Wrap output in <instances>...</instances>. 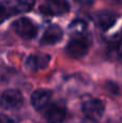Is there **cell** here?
<instances>
[{"label":"cell","mask_w":122,"mask_h":123,"mask_svg":"<svg viewBox=\"0 0 122 123\" xmlns=\"http://www.w3.org/2000/svg\"><path fill=\"white\" fill-rule=\"evenodd\" d=\"M76 1L80 2V3H83V4H88V3H91L93 0H76Z\"/></svg>","instance_id":"2e32d148"},{"label":"cell","mask_w":122,"mask_h":123,"mask_svg":"<svg viewBox=\"0 0 122 123\" xmlns=\"http://www.w3.org/2000/svg\"><path fill=\"white\" fill-rule=\"evenodd\" d=\"M66 118V109L63 105L52 104L45 110V120L49 123H62Z\"/></svg>","instance_id":"52a82bcc"},{"label":"cell","mask_w":122,"mask_h":123,"mask_svg":"<svg viewBox=\"0 0 122 123\" xmlns=\"http://www.w3.org/2000/svg\"><path fill=\"white\" fill-rule=\"evenodd\" d=\"M50 62V56L47 54H32L25 62V67L30 71H39L44 69Z\"/></svg>","instance_id":"ba28073f"},{"label":"cell","mask_w":122,"mask_h":123,"mask_svg":"<svg viewBox=\"0 0 122 123\" xmlns=\"http://www.w3.org/2000/svg\"><path fill=\"white\" fill-rule=\"evenodd\" d=\"M89 48H90V42L88 38H85L83 35H80V36H75L69 41L66 51L71 57L81 58L88 53Z\"/></svg>","instance_id":"6da1fadb"},{"label":"cell","mask_w":122,"mask_h":123,"mask_svg":"<svg viewBox=\"0 0 122 123\" xmlns=\"http://www.w3.org/2000/svg\"><path fill=\"white\" fill-rule=\"evenodd\" d=\"M63 37V30L60 26L57 25H51L47 28L44 31L42 38H41V43L42 44H54L58 42Z\"/></svg>","instance_id":"30bf717a"},{"label":"cell","mask_w":122,"mask_h":123,"mask_svg":"<svg viewBox=\"0 0 122 123\" xmlns=\"http://www.w3.org/2000/svg\"><path fill=\"white\" fill-rule=\"evenodd\" d=\"M51 96L52 94L49 90H37L31 95V105L37 110H42L49 106Z\"/></svg>","instance_id":"9c48e42d"},{"label":"cell","mask_w":122,"mask_h":123,"mask_svg":"<svg viewBox=\"0 0 122 123\" xmlns=\"http://www.w3.org/2000/svg\"><path fill=\"white\" fill-rule=\"evenodd\" d=\"M35 4V0H11L6 3L10 15L24 13L31 10Z\"/></svg>","instance_id":"8fae6325"},{"label":"cell","mask_w":122,"mask_h":123,"mask_svg":"<svg viewBox=\"0 0 122 123\" xmlns=\"http://www.w3.org/2000/svg\"><path fill=\"white\" fill-rule=\"evenodd\" d=\"M82 111L90 119L99 120L105 111V106L102 100L96 98H90L82 104Z\"/></svg>","instance_id":"5b68a950"},{"label":"cell","mask_w":122,"mask_h":123,"mask_svg":"<svg viewBox=\"0 0 122 123\" xmlns=\"http://www.w3.org/2000/svg\"><path fill=\"white\" fill-rule=\"evenodd\" d=\"M69 11V6L66 0H44L40 6V12L44 15H61Z\"/></svg>","instance_id":"7a4b0ae2"},{"label":"cell","mask_w":122,"mask_h":123,"mask_svg":"<svg viewBox=\"0 0 122 123\" xmlns=\"http://www.w3.org/2000/svg\"><path fill=\"white\" fill-rule=\"evenodd\" d=\"M93 21L95 22L97 26L102 29L106 30L110 28L117 21V16L115 13L110 12V11H97L93 14Z\"/></svg>","instance_id":"8992f818"},{"label":"cell","mask_w":122,"mask_h":123,"mask_svg":"<svg viewBox=\"0 0 122 123\" xmlns=\"http://www.w3.org/2000/svg\"><path fill=\"white\" fill-rule=\"evenodd\" d=\"M23 95L17 90H6L0 97V106L3 109H17L23 105Z\"/></svg>","instance_id":"277c9868"},{"label":"cell","mask_w":122,"mask_h":123,"mask_svg":"<svg viewBox=\"0 0 122 123\" xmlns=\"http://www.w3.org/2000/svg\"><path fill=\"white\" fill-rule=\"evenodd\" d=\"M0 123H14L11 118H9L6 115H0Z\"/></svg>","instance_id":"9a60e30c"},{"label":"cell","mask_w":122,"mask_h":123,"mask_svg":"<svg viewBox=\"0 0 122 123\" xmlns=\"http://www.w3.org/2000/svg\"><path fill=\"white\" fill-rule=\"evenodd\" d=\"M69 28H70V31L75 36H80V35H83L84 30L86 28V24L81 19H77V21H73L70 24Z\"/></svg>","instance_id":"4fadbf2b"},{"label":"cell","mask_w":122,"mask_h":123,"mask_svg":"<svg viewBox=\"0 0 122 123\" xmlns=\"http://www.w3.org/2000/svg\"><path fill=\"white\" fill-rule=\"evenodd\" d=\"M9 15H10V13H9V9H8L6 3L0 2V24L6 21V18Z\"/></svg>","instance_id":"5bb4252c"},{"label":"cell","mask_w":122,"mask_h":123,"mask_svg":"<svg viewBox=\"0 0 122 123\" xmlns=\"http://www.w3.org/2000/svg\"><path fill=\"white\" fill-rule=\"evenodd\" d=\"M106 56L110 61H119L122 58V41H116L108 45Z\"/></svg>","instance_id":"7c38bea8"},{"label":"cell","mask_w":122,"mask_h":123,"mask_svg":"<svg viewBox=\"0 0 122 123\" xmlns=\"http://www.w3.org/2000/svg\"><path fill=\"white\" fill-rule=\"evenodd\" d=\"M12 28L19 37L23 39H32L37 34V27L30 19L22 17L13 23Z\"/></svg>","instance_id":"3957f363"},{"label":"cell","mask_w":122,"mask_h":123,"mask_svg":"<svg viewBox=\"0 0 122 123\" xmlns=\"http://www.w3.org/2000/svg\"><path fill=\"white\" fill-rule=\"evenodd\" d=\"M110 1L114 3H122V0H110Z\"/></svg>","instance_id":"e0dca14e"}]
</instances>
